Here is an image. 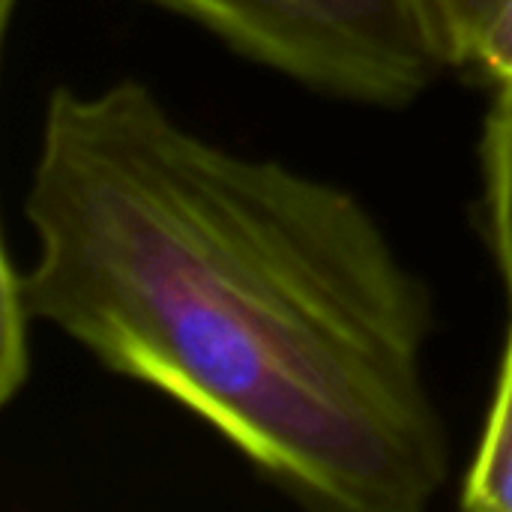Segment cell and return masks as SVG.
<instances>
[{
	"label": "cell",
	"mask_w": 512,
	"mask_h": 512,
	"mask_svg": "<svg viewBox=\"0 0 512 512\" xmlns=\"http://www.w3.org/2000/svg\"><path fill=\"white\" fill-rule=\"evenodd\" d=\"M468 69L495 87V99H512V0H501L480 30Z\"/></svg>",
	"instance_id": "obj_7"
},
{
	"label": "cell",
	"mask_w": 512,
	"mask_h": 512,
	"mask_svg": "<svg viewBox=\"0 0 512 512\" xmlns=\"http://www.w3.org/2000/svg\"><path fill=\"white\" fill-rule=\"evenodd\" d=\"M312 90L402 108L447 69L417 0H153Z\"/></svg>",
	"instance_id": "obj_2"
},
{
	"label": "cell",
	"mask_w": 512,
	"mask_h": 512,
	"mask_svg": "<svg viewBox=\"0 0 512 512\" xmlns=\"http://www.w3.org/2000/svg\"><path fill=\"white\" fill-rule=\"evenodd\" d=\"M462 507L474 512H512V324L489 420L462 486Z\"/></svg>",
	"instance_id": "obj_3"
},
{
	"label": "cell",
	"mask_w": 512,
	"mask_h": 512,
	"mask_svg": "<svg viewBox=\"0 0 512 512\" xmlns=\"http://www.w3.org/2000/svg\"><path fill=\"white\" fill-rule=\"evenodd\" d=\"M15 6H18V0H0V30L3 33H9V21L15 15Z\"/></svg>",
	"instance_id": "obj_8"
},
{
	"label": "cell",
	"mask_w": 512,
	"mask_h": 512,
	"mask_svg": "<svg viewBox=\"0 0 512 512\" xmlns=\"http://www.w3.org/2000/svg\"><path fill=\"white\" fill-rule=\"evenodd\" d=\"M480 153L486 234L512 303V99H495Z\"/></svg>",
	"instance_id": "obj_4"
},
{
	"label": "cell",
	"mask_w": 512,
	"mask_h": 512,
	"mask_svg": "<svg viewBox=\"0 0 512 512\" xmlns=\"http://www.w3.org/2000/svg\"><path fill=\"white\" fill-rule=\"evenodd\" d=\"M24 216L33 315L297 501L423 512L447 486L432 294L348 189L228 150L123 78L48 96Z\"/></svg>",
	"instance_id": "obj_1"
},
{
	"label": "cell",
	"mask_w": 512,
	"mask_h": 512,
	"mask_svg": "<svg viewBox=\"0 0 512 512\" xmlns=\"http://www.w3.org/2000/svg\"><path fill=\"white\" fill-rule=\"evenodd\" d=\"M498 3L501 0H417L432 45L438 48L447 69L468 66L477 36L498 9Z\"/></svg>",
	"instance_id": "obj_6"
},
{
	"label": "cell",
	"mask_w": 512,
	"mask_h": 512,
	"mask_svg": "<svg viewBox=\"0 0 512 512\" xmlns=\"http://www.w3.org/2000/svg\"><path fill=\"white\" fill-rule=\"evenodd\" d=\"M30 321H39L30 309L21 270L12 252L3 249L0 264V402H12L30 375Z\"/></svg>",
	"instance_id": "obj_5"
}]
</instances>
